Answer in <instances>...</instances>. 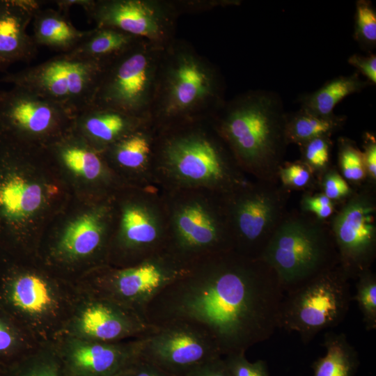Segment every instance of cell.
I'll list each match as a JSON object with an SVG mask.
<instances>
[{
    "instance_id": "30bf717a",
    "label": "cell",
    "mask_w": 376,
    "mask_h": 376,
    "mask_svg": "<svg viewBox=\"0 0 376 376\" xmlns=\"http://www.w3.org/2000/svg\"><path fill=\"white\" fill-rule=\"evenodd\" d=\"M115 220L114 195L97 197L88 210L40 244L38 257L61 276L75 282L107 265Z\"/></svg>"
},
{
    "instance_id": "9a60e30c",
    "label": "cell",
    "mask_w": 376,
    "mask_h": 376,
    "mask_svg": "<svg viewBox=\"0 0 376 376\" xmlns=\"http://www.w3.org/2000/svg\"><path fill=\"white\" fill-rule=\"evenodd\" d=\"M104 64L60 54L9 73L0 81L26 88L61 106L73 117L91 106Z\"/></svg>"
},
{
    "instance_id": "277c9868",
    "label": "cell",
    "mask_w": 376,
    "mask_h": 376,
    "mask_svg": "<svg viewBox=\"0 0 376 376\" xmlns=\"http://www.w3.org/2000/svg\"><path fill=\"white\" fill-rule=\"evenodd\" d=\"M79 297L76 282L38 257L0 252V308L39 344L54 343L64 334Z\"/></svg>"
},
{
    "instance_id": "ffe728a7",
    "label": "cell",
    "mask_w": 376,
    "mask_h": 376,
    "mask_svg": "<svg viewBox=\"0 0 376 376\" xmlns=\"http://www.w3.org/2000/svg\"><path fill=\"white\" fill-rule=\"evenodd\" d=\"M151 328L133 311L79 290L78 301L63 334L113 343L139 338Z\"/></svg>"
},
{
    "instance_id": "7bdbcfd3",
    "label": "cell",
    "mask_w": 376,
    "mask_h": 376,
    "mask_svg": "<svg viewBox=\"0 0 376 376\" xmlns=\"http://www.w3.org/2000/svg\"><path fill=\"white\" fill-rule=\"evenodd\" d=\"M349 63L366 76L368 80L374 84L376 83V56L375 54L368 56L353 55L350 57Z\"/></svg>"
},
{
    "instance_id": "ee69618b",
    "label": "cell",
    "mask_w": 376,
    "mask_h": 376,
    "mask_svg": "<svg viewBox=\"0 0 376 376\" xmlns=\"http://www.w3.org/2000/svg\"><path fill=\"white\" fill-rule=\"evenodd\" d=\"M132 376H174L139 357L131 366Z\"/></svg>"
},
{
    "instance_id": "e0dca14e",
    "label": "cell",
    "mask_w": 376,
    "mask_h": 376,
    "mask_svg": "<svg viewBox=\"0 0 376 376\" xmlns=\"http://www.w3.org/2000/svg\"><path fill=\"white\" fill-rule=\"evenodd\" d=\"M74 117L56 103L22 87L0 96V139L47 146L72 129Z\"/></svg>"
},
{
    "instance_id": "603a6c76",
    "label": "cell",
    "mask_w": 376,
    "mask_h": 376,
    "mask_svg": "<svg viewBox=\"0 0 376 376\" xmlns=\"http://www.w3.org/2000/svg\"><path fill=\"white\" fill-rule=\"evenodd\" d=\"M45 147L60 165L94 182L104 196H113L128 186L109 168L101 153L72 129Z\"/></svg>"
},
{
    "instance_id": "5bb4252c",
    "label": "cell",
    "mask_w": 376,
    "mask_h": 376,
    "mask_svg": "<svg viewBox=\"0 0 376 376\" xmlns=\"http://www.w3.org/2000/svg\"><path fill=\"white\" fill-rule=\"evenodd\" d=\"M290 191L279 182L251 178L224 195L235 251L260 258L288 212Z\"/></svg>"
},
{
    "instance_id": "60d3db41",
    "label": "cell",
    "mask_w": 376,
    "mask_h": 376,
    "mask_svg": "<svg viewBox=\"0 0 376 376\" xmlns=\"http://www.w3.org/2000/svg\"><path fill=\"white\" fill-rule=\"evenodd\" d=\"M363 160L367 175V181L376 183V140L375 137L366 133L364 136Z\"/></svg>"
},
{
    "instance_id": "7a4b0ae2",
    "label": "cell",
    "mask_w": 376,
    "mask_h": 376,
    "mask_svg": "<svg viewBox=\"0 0 376 376\" xmlns=\"http://www.w3.org/2000/svg\"><path fill=\"white\" fill-rule=\"evenodd\" d=\"M46 147L0 139V252L38 257L43 224L64 198Z\"/></svg>"
},
{
    "instance_id": "484cf974",
    "label": "cell",
    "mask_w": 376,
    "mask_h": 376,
    "mask_svg": "<svg viewBox=\"0 0 376 376\" xmlns=\"http://www.w3.org/2000/svg\"><path fill=\"white\" fill-rule=\"evenodd\" d=\"M32 22V38L37 47H47L60 54L72 51L88 33L77 29L67 13L52 8H40Z\"/></svg>"
},
{
    "instance_id": "7dc6e473",
    "label": "cell",
    "mask_w": 376,
    "mask_h": 376,
    "mask_svg": "<svg viewBox=\"0 0 376 376\" xmlns=\"http://www.w3.org/2000/svg\"><path fill=\"white\" fill-rule=\"evenodd\" d=\"M3 368H4V367L0 366V376L1 375V373H2V372H3Z\"/></svg>"
},
{
    "instance_id": "f1b7e54d",
    "label": "cell",
    "mask_w": 376,
    "mask_h": 376,
    "mask_svg": "<svg viewBox=\"0 0 376 376\" xmlns=\"http://www.w3.org/2000/svg\"><path fill=\"white\" fill-rule=\"evenodd\" d=\"M344 119L332 116H320L301 109L290 118H285V135L287 143L301 145L322 136H330L343 125Z\"/></svg>"
},
{
    "instance_id": "bcb514c9",
    "label": "cell",
    "mask_w": 376,
    "mask_h": 376,
    "mask_svg": "<svg viewBox=\"0 0 376 376\" xmlns=\"http://www.w3.org/2000/svg\"><path fill=\"white\" fill-rule=\"evenodd\" d=\"M116 376H132L131 367Z\"/></svg>"
},
{
    "instance_id": "9c48e42d",
    "label": "cell",
    "mask_w": 376,
    "mask_h": 376,
    "mask_svg": "<svg viewBox=\"0 0 376 376\" xmlns=\"http://www.w3.org/2000/svg\"><path fill=\"white\" fill-rule=\"evenodd\" d=\"M114 204L107 265L132 266L164 250L167 212L157 187L125 186L114 194Z\"/></svg>"
},
{
    "instance_id": "74e56055",
    "label": "cell",
    "mask_w": 376,
    "mask_h": 376,
    "mask_svg": "<svg viewBox=\"0 0 376 376\" xmlns=\"http://www.w3.org/2000/svg\"><path fill=\"white\" fill-rule=\"evenodd\" d=\"M336 210V203L321 192L313 194L307 191L301 198L300 211L321 221H329Z\"/></svg>"
},
{
    "instance_id": "d6986e66",
    "label": "cell",
    "mask_w": 376,
    "mask_h": 376,
    "mask_svg": "<svg viewBox=\"0 0 376 376\" xmlns=\"http://www.w3.org/2000/svg\"><path fill=\"white\" fill-rule=\"evenodd\" d=\"M95 27L117 29L162 46L173 40V3L156 0H91L84 10Z\"/></svg>"
},
{
    "instance_id": "d590c367",
    "label": "cell",
    "mask_w": 376,
    "mask_h": 376,
    "mask_svg": "<svg viewBox=\"0 0 376 376\" xmlns=\"http://www.w3.org/2000/svg\"><path fill=\"white\" fill-rule=\"evenodd\" d=\"M281 185L288 190H306L315 187L318 183L315 173L301 160L284 162L278 173Z\"/></svg>"
},
{
    "instance_id": "8fae6325",
    "label": "cell",
    "mask_w": 376,
    "mask_h": 376,
    "mask_svg": "<svg viewBox=\"0 0 376 376\" xmlns=\"http://www.w3.org/2000/svg\"><path fill=\"white\" fill-rule=\"evenodd\" d=\"M165 47L141 39L106 63L91 106L150 120Z\"/></svg>"
},
{
    "instance_id": "836d02e7",
    "label": "cell",
    "mask_w": 376,
    "mask_h": 376,
    "mask_svg": "<svg viewBox=\"0 0 376 376\" xmlns=\"http://www.w3.org/2000/svg\"><path fill=\"white\" fill-rule=\"evenodd\" d=\"M338 157V170L348 183L357 187L367 181L362 152L354 142L339 139Z\"/></svg>"
},
{
    "instance_id": "d6a6232c",
    "label": "cell",
    "mask_w": 376,
    "mask_h": 376,
    "mask_svg": "<svg viewBox=\"0 0 376 376\" xmlns=\"http://www.w3.org/2000/svg\"><path fill=\"white\" fill-rule=\"evenodd\" d=\"M356 293L352 299L357 302L367 331L376 329V275L371 269L356 279Z\"/></svg>"
},
{
    "instance_id": "e575fe53",
    "label": "cell",
    "mask_w": 376,
    "mask_h": 376,
    "mask_svg": "<svg viewBox=\"0 0 376 376\" xmlns=\"http://www.w3.org/2000/svg\"><path fill=\"white\" fill-rule=\"evenodd\" d=\"M301 159L318 177L331 166V141L329 136L312 139L300 145Z\"/></svg>"
},
{
    "instance_id": "b9f144b4",
    "label": "cell",
    "mask_w": 376,
    "mask_h": 376,
    "mask_svg": "<svg viewBox=\"0 0 376 376\" xmlns=\"http://www.w3.org/2000/svg\"><path fill=\"white\" fill-rule=\"evenodd\" d=\"M185 376H230L224 359L221 357L194 368Z\"/></svg>"
},
{
    "instance_id": "52a82bcc",
    "label": "cell",
    "mask_w": 376,
    "mask_h": 376,
    "mask_svg": "<svg viewBox=\"0 0 376 376\" xmlns=\"http://www.w3.org/2000/svg\"><path fill=\"white\" fill-rule=\"evenodd\" d=\"M218 94L215 71L194 49L172 40L159 66L150 111L158 128L210 118L208 109Z\"/></svg>"
},
{
    "instance_id": "5b68a950",
    "label": "cell",
    "mask_w": 376,
    "mask_h": 376,
    "mask_svg": "<svg viewBox=\"0 0 376 376\" xmlns=\"http://www.w3.org/2000/svg\"><path fill=\"white\" fill-rule=\"evenodd\" d=\"M285 116L278 102L265 93L241 97L210 119L237 164L249 178L279 182L288 145Z\"/></svg>"
},
{
    "instance_id": "2e32d148",
    "label": "cell",
    "mask_w": 376,
    "mask_h": 376,
    "mask_svg": "<svg viewBox=\"0 0 376 376\" xmlns=\"http://www.w3.org/2000/svg\"><path fill=\"white\" fill-rule=\"evenodd\" d=\"M329 220L338 265L349 279L370 269L376 257L375 185L354 187Z\"/></svg>"
},
{
    "instance_id": "f6af8a7d",
    "label": "cell",
    "mask_w": 376,
    "mask_h": 376,
    "mask_svg": "<svg viewBox=\"0 0 376 376\" xmlns=\"http://www.w3.org/2000/svg\"><path fill=\"white\" fill-rule=\"evenodd\" d=\"M91 0H58L54 1L58 6L59 10L67 13L72 6H77L81 7L84 10L90 4Z\"/></svg>"
},
{
    "instance_id": "4316f807",
    "label": "cell",
    "mask_w": 376,
    "mask_h": 376,
    "mask_svg": "<svg viewBox=\"0 0 376 376\" xmlns=\"http://www.w3.org/2000/svg\"><path fill=\"white\" fill-rule=\"evenodd\" d=\"M141 38L107 27L89 30L84 40L68 54L105 64L120 55Z\"/></svg>"
},
{
    "instance_id": "f546056e",
    "label": "cell",
    "mask_w": 376,
    "mask_h": 376,
    "mask_svg": "<svg viewBox=\"0 0 376 376\" xmlns=\"http://www.w3.org/2000/svg\"><path fill=\"white\" fill-rule=\"evenodd\" d=\"M366 85L357 74L339 77L323 86L306 97L303 109L320 116L329 117L334 114L336 105L346 96L361 91Z\"/></svg>"
},
{
    "instance_id": "d4e9b609",
    "label": "cell",
    "mask_w": 376,
    "mask_h": 376,
    "mask_svg": "<svg viewBox=\"0 0 376 376\" xmlns=\"http://www.w3.org/2000/svg\"><path fill=\"white\" fill-rule=\"evenodd\" d=\"M150 121L117 110L91 106L74 117L72 129L93 148L102 152Z\"/></svg>"
},
{
    "instance_id": "44dd1931",
    "label": "cell",
    "mask_w": 376,
    "mask_h": 376,
    "mask_svg": "<svg viewBox=\"0 0 376 376\" xmlns=\"http://www.w3.org/2000/svg\"><path fill=\"white\" fill-rule=\"evenodd\" d=\"M54 345L63 376H116L139 357L141 339L106 343L62 334Z\"/></svg>"
},
{
    "instance_id": "8d00e7d4",
    "label": "cell",
    "mask_w": 376,
    "mask_h": 376,
    "mask_svg": "<svg viewBox=\"0 0 376 376\" xmlns=\"http://www.w3.org/2000/svg\"><path fill=\"white\" fill-rule=\"evenodd\" d=\"M317 180L320 192L336 204L344 202L354 191L338 170L332 166L318 175Z\"/></svg>"
},
{
    "instance_id": "7c38bea8",
    "label": "cell",
    "mask_w": 376,
    "mask_h": 376,
    "mask_svg": "<svg viewBox=\"0 0 376 376\" xmlns=\"http://www.w3.org/2000/svg\"><path fill=\"white\" fill-rule=\"evenodd\" d=\"M191 267L163 251L132 266L99 267L76 283L81 291L109 299L146 322L145 312L150 301L163 288L186 274Z\"/></svg>"
},
{
    "instance_id": "cb8c5ba5",
    "label": "cell",
    "mask_w": 376,
    "mask_h": 376,
    "mask_svg": "<svg viewBox=\"0 0 376 376\" xmlns=\"http://www.w3.org/2000/svg\"><path fill=\"white\" fill-rule=\"evenodd\" d=\"M42 1L36 0H0V71L10 65L29 62L38 47L27 27Z\"/></svg>"
},
{
    "instance_id": "ac0fdd59",
    "label": "cell",
    "mask_w": 376,
    "mask_h": 376,
    "mask_svg": "<svg viewBox=\"0 0 376 376\" xmlns=\"http://www.w3.org/2000/svg\"><path fill=\"white\" fill-rule=\"evenodd\" d=\"M140 336V357L174 376L222 357L212 338L196 327L173 322L151 327Z\"/></svg>"
},
{
    "instance_id": "ba28073f",
    "label": "cell",
    "mask_w": 376,
    "mask_h": 376,
    "mask_svg": "<svg viewBox=\"0 0 376 376\" xmlns=\"http://www.w3.org/2000/svg\"><path fill=\"white\" fill-rule=\"evenodd\" d=\"M259 259L276 273L284 293L338 265L329 221L288 212Z\"/></svg>"
},
{
    "instance_id": "4dcf8cb0",
    "label": "cell",
    "mask_w": 376,
    "mask_h": 376,
    "mask_svg": "<svg viewBox=\"0 0 376 376\" xmlns=\"http://www.w3.org/2000/svg\"><path fill=\"white\" fill-rule=\"evenodd\" d=\"M41 346L0 308V366L6 367Z\"/></svg>"
},
{
    "instance_id": "ab89813d",
    "label": "cell",
    "mask_w": 376,
    "mask_h": 376,
    "mask_svg": "<svg viewBox=\"0 0 376 376\" xmlns=\"http://www.w3.org/2000/svg\"><path fill=\"white\" fill-rule=\"evenodd\" d=\"M356 33L363 42L373 45L376 41V14L368 1H359L357 4Z\"/></svg>"
},
{
    "instance_id": "3957f363",
    "label": "cell",
    "mask_w": 376,
    "mask_h": 376,
    "mask_svg": "<svg viewBox=\"0 0 376 376\" xmlns=\"http://www.w3.org/2000/svg\"><path fill=\"white\" fill-rule=\"evenodd\" d=\"M155 187L227 194L251 179L240 168L210 118L158 128Z\"/></svg>"
},
{
    "instance_id": "1f68e13d",
    "label": "cell",
    "mask_w": 376,
    "mask_h": 376,
    "mask_svg": "<svg viewBox=\"0 0 376 376\" xmlns=\"http://www.w3.org/2000/svg\"><path fill=\"white\" fill-rule=\"evenodd\" d=\"M1 376H63L54 343L42 345L31 354L4 367Z\"/></svg>"
},
{
    "instance_id": "c3c4849f",
    "label": "cell",
    "mask_w": 376,
    "mask_h": 376,
    "mask_svg": "<svg viewBox=\"0 0 376 376\" xmlns=\"http://www.w3.org/2000/svg\"><path fill=\"white\" fill-rule=\"evenodd\" d=\"M3 91L0 90V96L1 95Z\"/></svg>"
},
{
    "instance_id": "6da1fadb",
    "label": "cell",
    "mask_w": 376,
    "mask_h": 376,
    "mask_svg": "<svg viewBox=\"0 0 376 376\" xmlns=\"http://www.w3.org/2000/svg\"><path fill=\"white\" fill-rule=\"evenodd\" d=\"M284 296L266 263L232 250L191 265L150 301L145 320L150 327L187 323L207 334L221 356L245 353L279 328Z\"/></svg>"
},
{
    "instance_id": "f35d334b",
    "label": "cell",
    "mask_w": 376,
    "mask_h": 376,
    "mask_svg": "<svg viewBox=\"0 0 376 376\" xmlns=\"http://www.w3.org/2000/svg\"><path fill=\"white\" fill-rule=\"evenodd\" d=\"M224 359L230 376H269L265 361L250 362L244 352L225 356Z\"/></svg>"
},
{
    "instance_id": "7402d4cb",
    "label": "cell",
    "mask_w": 376,
    "mask_h": 376,
    "mask_svg": "<svg viewBox=\"0 0 376 376\" xmlns=\"http://www.w3.org/2000/svg\"><path fill=\"white\" fill-rule=\"evenodd\" d=\"M159 129L151 121L125 135L101 153L127 185L155 187L154 166Z\"/></svg>"
},
{
    "instance_id": "8992f818",
    "label": "cell",
    "mask_w": 376,
    "mask_h": 376,
    "mask_svg": "<svg viewBox=\"0 0 376 376\" xmlns=\"http://www.w3.org/2000/svg\"><path fill=\"white\" fill-rule=\"evenodd\" d=\"M160 191L167 212L165 252L191 266L233 250L224 195L205 189Z\"/></svg>"
},
{
    "instance_id": "4fadbf2b",
    "label": "cell",
    "mask_w": 376,
    "mask_h": 376,
    "mask_svg": "<svg viewBox=\"0 0 376 376\" xmlns=\"http://www.w3.org/2000/svg\"><path fill=\"white\" fill-rule=\"evenodd\" d=\"M349 279L339 265L285 293L279 328L297 333L305 345L345 318L352 300Z\"/></svg>"
},
{
    "instance_id": "83f0119b",
    "label": "cell",
    "mask_w": 376,
    "mask_h": 376,
    "mask_svg": "<svg viewBox=\"0 0 376 376\" xmlns=\"http://www.w3.org/2000/svg\"><path fill=\"white\" fill-rule=\"evenodd\" d=\"M322 345L326 353L313 362V376L355 375L359 365V354L344 333L326 332Z\"/></svg>"
}]
</instances>
